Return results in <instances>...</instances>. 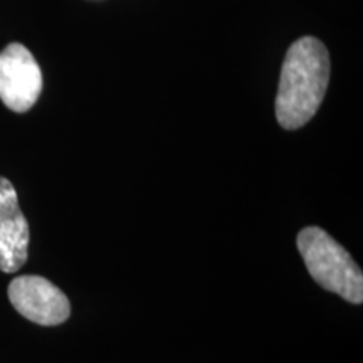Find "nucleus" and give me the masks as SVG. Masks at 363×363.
<instances>
[{
    "mask_svg": "<svg viewBox=\"0 0 363 363\" xmlns=\"http://www.w3.org/2000/svg\"><path fill=\"white\" fill-rule=\"evenodd\" d=\"M12 306L27 320L43 326L61 325L71 315L69 299L40 276H19L9 286Z\"/></svg>",
    "mask_w": 363,
    "mask_h": 363,
    "instance_id": "4",
    "label": "nucleus"
},
{
    "mask_svg": "<svg viewBox=\"0 0 363 363\" xmlns=\"http://www.w3.org/2000/svg\"><path fill=\"white\" fill-rule=\"evenodd\" d=\"M298 251L311 278L326 291L348 303L362 305L363 274L350 252L320 227H306L298 234Z\"/></svg>",
    "mask_w": 363,
    "mask_h": 363,
    "instance_id": "2",
    "label": "nucleus"
},
{
    "mask_svg": "<svg viewBox=\"0 0 363 363\" xmlns=\"http://www.w3.org/2000/svg\"><path fill=\"white\" fill-rule=\"evenodd\" d=\"M43 91V72L33 54L22 44H11L0 52V99L9 110L26 113Z\"/></svg>",
    "mask_w": 363,
    "mask_h": 363,
    "instance_id": "3",
    "label": "nucleus"
},
{
    "mask_svg": "<svg viewBox=\"0 0 363 363\" xmlns=\"http://www.w3.org/2000/svg\"><path fill=\"white\" fill-rule=\"evenodd\" d=\"M330 81V54L316 38L298 39L281 69L276 118L284 130L305 126L323 101Z\"/></svg>",
    "mask_w": 363,
    "mask_h": 363,
    "instance_id": "1",
    "label": "nucleus"
},
{
    "mask_svg": "<svg viewBox=\"0 0 363 363\" xmlns=\"http://www.w3.org/2000/svg\"><path fill=\"white\" fill-rule=\"evenodd\" d=\"M29 224L19 207L13 185L0 177V271L17 272L29 252Z\"/></svg>",
    "mask_w": 363,
    "mask_h": 363,
    "instance_id": "5",
    "label": "nucleus"
}]
</instances>
